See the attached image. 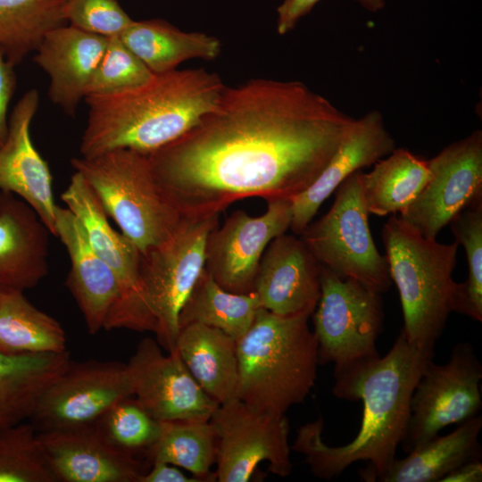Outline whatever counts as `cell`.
Returning a JSON list of instances; mask_svg holds the SVG:
<instances>
[{
    "label": "cell",
    "mask_w": 482,
    "mask_h": 482,
    "mask_svg": "<svg viewBox=\"0 0 482 482\" xmlns=\"http://www.w3.org/2000/svg\"><path fill=\"white\" fill-rule=\"evenodd\" d=\"M390 278L397 287L407 340L433 348L454 312L458 283L453 279L459 244L422 237L396 213L382 230Z\"/></svg>",
    "instance_id": "5"
},
{
    "label": "cell",
    "mask_w": 482,
    "mask_h": 482,
    "mask_svg": "<svg viewBox=\"0 0 482 482\" xmlns=\"http://www.w3.org/2000/svg\"><path fill=\"white\" fill-rule=\"evenodd\" d=\"M129 396L133 393L126 364L71 361L41 395L28 421L37 432L86 427Z\"/></svg>",
    "instance_id": "13"
},
{
    "label": "cell",
    "mask_w": 482,
    "mask_h": 482,
    "mask_svg": "<svg viewBox=\"0 0 482 482\" xmlns=\"http://www.w3.org/2000/svg\"><path fill=\"white\" fill-rule=\"evenodd\" d=\"M202 389L218 403L237 398V340L201 323L179 328L175 350Z\"/></svg>",
    "instance_id": "24"
},
{
    "label": "cell",
    "mask_w": 482,
    "mask_h": 482,
    "mask_svg": "<svg viewBox=\"0 0 482 482\" xmlns=\"http://www.w3.org/2000/svg\"><path fill=\"white\" fill-rule=\"evenodd\" d=\"M151 462L182 468L200 481H215L217 437L209 420L162 421L155 442L145 452Z\"/></svg>",
    "instance_id": "32"
},
{
    "label": "cell",
    "mask_w": 482,
    "mask_h": 482,
    "mask_svg": "<svg viewBox=\"0 0 482 482\" xmlns=\"http://www.w3.org/2000/svg\"><path fill=\"white\" fill-rule=\"evenodd\" d=\"M71 361L68 350L21 355L0 353V426L28 421L41 395Z\"/></svg>",
    "instance_id": "27"
},
{
    "label": "cell",
    "mask_w": 482,
    "mask_h": 482,
    "mask_svg": "<svg viewBox=\"0 0 482 482\" xmlns=\"http://www.w3.org/2000/svg\"><path fill=\"white\" fill-rule=\"evenodd\" d=\"M320 0H282L277 7V32L283 36L293 30Z\"/></svg>",
    "instance_id": "39"
},
{
    "label": "cell",
    "mask_w": 482,
    "mask_h": 482,
    "mask_svg": "<svg viewBox=\"0 0 482 482\" xmlns=\"http://www.w3.org/2000/svg\"><path fill=\"white\" fill-rule=\"evenodd\" d=\"M0 482H56L29 422L0 426Z\"/></svg>",
    "instance_id": "34"
},
{
    "label": "cell",
    "mask_w": 482,
    "mask_h": 482,
    "mask_svg": "<svg viewBox=\"0 0 482 482\" xmlns=\"http://www.w3.org/2000/svg\"><path fill=\"white\" fill-rule=\"evenodd\" d=\"M50 235L28 204L0 191V287L25 291L47 276Z\"/></svg>",
    "instance_id": "23"
},
{
    "label": "cell",
    "mask_w": 482,
    "mask_h": 482,
    "mask_svg": "<svg viewBox=\"0 0 482 482\" xmlns=\"http://www.w3.org/2000/svg\"><path fill=\"white\" fill-rule=\"evenodd\" d=\"M368 12H377L382 10L385 5V0H353Z\"/></svg>",
    "instance_id": "42"
},
{
    "label": "cell",
    "mask_w": 482,
    "mask_h": 482,
    "mask_svg": "<svg viewBox=\"0 0 482 482\" xmlns=\"http://www.w3.org/2000/svg\"><path fill=\"white\" fill-rule=\"evenodd\" d=\"M132 393L156 420H209L219 403L193 378L176 351L164 354L151 337L142 339L126 364Z\"/></svg>",
    "instance_id": "16"
},
{
    "label": "cell",
    "mask_w": 482,
    "mask_h": 482,
    "mask_svg": "<svg viewBox=\"0 0 482 482\" xmlns=\"http://www.w3.org/2000/svg\"><path fill=\"white\" fill-rule=\"evenodd\" d=\"M38 105V92L31 88L10 114L8 134L0 146V191L12 193L28 204L55 236L58 205L53 194V177L30 137V124Z\"/></svg>",
    "instance_id": "17"
},
{
    "label": "cell",
    "mask_w": 482,
    "mask_h": 482,
    "mask_svg": "<svg viewBox=\"0 0 482 482\" xmlns=\"http://www.w3.org/2000/svg\"><path fill=\"white\" fill-rule=\"evenodd\" d=\"M120 38L154 74L174 71L191 59L212 61L221 53L219 38L183 31L162 19L134 21Z\"/></svg>",
    "instance_id": "25"
},
{
    "label": "cell",
    "mask_w": 482,
    "mask_h": 482,
    "mask_svg": "<svg viewBox=\"0 0 482 482\" xmlns=\"http://www.w3.org/2000/svg\"><path fill=\"white\" fill-rule=\"evenodd\" d=\"M429 179L428 161L405 148H395L362 172V188L369 213L386 216L403 212Z\"/></svg>",
    "instance_id": "29"
},
{
    "label": "cell",
    "mask_w": 482,
    "mask_h": 482,
    "mask_svg": "<svg viewBox=\"0 0 482 482\" xmlns=\"http://www.w3.org/2000/svg\"><path fill=\"white\" fill-rule=\"evenodd\" d=\"M266 212L251 216L243 210L232 212L210 232L205 250V270L227 291L247 294L262 256L270 241L290 229L291 199L268 201Z\"/></svg>",
    "instance_id": "15"
},
{
    "label": "cell",
    "mask_w": 482,
    "mask_h": 482,
    "mask_svg": "<svg viewBox=\"0 0 482 482\" xmlns=\"http://www.w3.org/2000/svg\"><path fill=\"white\" fill-rule=\"evenodd\" d=\"M61 199L82 224L94 252L118 278L120 295L111 310L104 329L126 328L154 333L156 322L150 312L139 282L140 252L108 220L92 187L75 171Z\"/></svg>",
    "instance_id": "12"
},
{
    "label": "cell",
    "mask_w": 482,
    "mask_h": 482,
    "mask_svg": "<svg viewBox=\"0 0 482 482\" xmlns=\"http://www.w3.org/2000/svg\"><path fill=\"white\" fill-rule=\"evenodd\" d=\"M312 316L319 364L330 362L338 370L379 354L376 342L383 327L381 294L322 266L320 295Z\"/></svg>",
    "instance_id": "9"
},
{
    "label": "cell",
    "mask_w": 482,
    "mask_h": 482,
    "mask_svg": "<svg viewBox=\"0 0 482 482\" xmlns=\"http://www.w3.org/2000/svg\"><path fill=\"white\" fill-rule=\"evenodd\" d=\"M66 345L61 323L32 304L24 290L0 287V353H62Z\"/></svg>",
    "instance_id": "28"
},
{
    "label": "cell",
    "mask_w": 482,
    "mask_h": 482,
    "mask_svg": "<svg viewBox=\"0 0 482 482\" xmlns=\"http://www.w3.org/2000/svg\"><path fill=\"white\" fill-rule=\"evenodd\" d=\"M321 268L302 238L284 233L266 247L253 291L262 307L275 314L312 313L320 295Z\"/></svg>",
    "instance_id": "19"
},
{
    "label": "cell",
    "mask_w": 482,
    "mask_h": 482,
    "mask_svg": "<svg viewBox=\"0 0 482 482\" xmlns=\"http://www.w3.org/2000/svg\"><path fill=\"white\" fill-rule=\"evenodd\" d=\"M434 349L410 343L401 330L388 353L334 370L332 394L345 401H361L363 411L359 432L348 444L330 446L322 438L324 420L297 429L291 450L303 454L311 472L331 480L355 461H367L360 472L374 482L390 467L407 428L414 388Z\"/></svg>",
    "instance_id": "2"
},
{
    "label": "cell",
    "mask_w": 482,
    "mask_h": 482,
    "mask_svg": "<svg viewBox=\"0 0 482 482\" xmlns=\"http://www.w3.org/2000/svg\"><path fill=\"white\" fill-rule=\"evenodd\" d=\"M455 241L466 252L469 274L458 283L454 312L482 321V200L457 213L450 221Z\"/></svg>",
    "instance_id": "33"
},
{
    "label": "cell",
    "mask_w": 482,
    "mask_h": 482,
    "mask_svg": "<svg viewBox=\"0 0 482 482\" xmlns=\"http://www.w3.org/2000/svg\"><path fill=\"white\" fill-rule=\"evenodd\" d=\"M209 422L217 437V481H250L262 461L274 475L284 478L291 473L286 415L269 414L234 398L219 403Z\"/></svg>",
    "instance_id": "11"
},
{
    "label": "cell",
    "mask_w": 482,
    "mask_h": 482,
    "mask_svg": "<svg viewBox=\"0 0 482 482\" xmlns=\"http://www.w3.org/2000/svg\"><path fill=\"white\" fill-rule=\"evenodd\" d=\"M362 172H353L340 184L330 209L311 221L301 236L323 267L382 295L392 280L386 257L377 249L370 230Z\"/></svg>",
    "instance_id": "7"
},
{
    "label": "cell",
    "mask_w": 482,
    "mask_h": 482,
    "mask_svg": "<svg viewBox=\"0 0 482 482\" xmlns=\"http://www.w3.org/2000/svg\"><path fill=\"white\" fill-rule=\"evenodd\" d=\"M71 164L140 253L170 238L185 219L162 192L147 154L120 148Z\"/></svg>",
    "instance_id": "6"
},
{
    "label": "cell",
    "mask_w": 482,
    "mask_h": 482,
    "mask_svg": "<svg viewBox=\"0 0 482 482\" xmlns=\"http://www.w3.org/2000/svg\"><path fill=\"white\" fill-rule=\"evenodd\" d=\"M55 237L64 245L71 262L66 286L78 304L87 331L95 335L104 329L111 310L120 298V283L110 267L92 249L82 224L66 207H57Z\"/></svg>",
    "instance_id": "22"
},
{
    "label": "cell",
    "mask_w": 482,
    "mask_h": 482,
    "mask_svg": "<svg viewBox=\"0 0 482 482\" xmlns=\"http://www.w3.org/2000/svg\"><path fill=\"white\" fill-rule=\"evenodd\" d=\"M225 87L215 72L176 69L154 74L131 89L87 96L80 156L120 148L148 154L195 126L216 105Z\"/></svg>",
    "instance_id": "3"
},
{
    "label": "cell",
    "mask_w": 482,
    "mask_h": 482,
    "mask_svg": "<svg viewBox=\"0 0 482 482\" xmlns=\"http://www.w3.org/2000/svg\"><path fill=\"white\" fill-rule=\"evenodd\" d=\"M353 120L302 81L252 79L226 87L195 126L147 157L179 213L203 219L245 198L303 192Z\"/></svg>",
    "instance_id": "1"
},
{
    "label": "cell",
    "mask_w": 482,
    "mask_h": 482,
    "mask_svg": "<svg viewBox=\"0 0 482 482\" xmlns=\"http://www.w3.org/2000/svg\"><path fill=\"white\" fill-rule=\"evenodd\" d=\"M262 304L254 291H227L204 269L180 311L179 328L201 323L238 340L250 328Z\"/></svg>",
    "instance_id": "30"
},
{
    "label": "cell",
    "mask_w": 482,
    "mask_h": 482,
    "mask_svg": "<svg viewBox=\"0 0 482 482\" xmlns=\"http://www.w3.org/2000/svg\"><path fill=\"white\" fill-rule=\"evenodd\" d=\"M481 379L482 365L470 343L456 344L445 364L429 361L411 396L401 443L403 451L409 453L445 427L478 415L482 407Z\"/></svg>",
    "instance_id": "10"
},
{
    "label": "cell",
    "mask_w": 482,
    "mask_h": 482,
    "mask_svg": "<svg viewBox=\"0 0 482 482\" xmlns=\"http://www.w3.org/2000/svg\"><path fill=\"white\" fill-rule=\"evenodd\" d=\"M312 313L282 316L260 308L237 340V398L261 411L282 416L303 403L317 379L318 343Z\"/></svg>",
    "instance_id": "4"
},
{
    "label": "cell",
    "mask_w": 482,
    "mask_h": 482,
    "mask_svg": "<svg viewBox=\"0 0 482 482\" xmlns=\"http://www.w3.org/2000/svg\"><path fill=\"white\" fill-rule=\"evenodd\" d=\"M379 111L372 110L353 123L335 154L315 181L291 199L290 229L301 235L324 201L351 174L374 164L395 149Z\"/></svg>",
    "instance_id": "20"
},
{
    "label": "cell",
    "mask_w": 482,
    "mask_h": 482,
    "mask_svg": "<svg viewBox=\"0 0 482 482\" xmlns=\"http://www.w3.org/2000/svg\"><path fill=\"white\" fill-rule=\"evenodd\" d=\"M482 462L481 460H473L459 466L440 482H481Z\"/></svg>",
    "instance_id": "41"
},
{
    "label": "cell",
    "mask_w": 482,
    "mask_h": 482,
    "mask_svg": "<svg viewBox=\"0 0 482 482\" xmlns=\"http://www.w3.org/2000/svg\"><path fill=\"white\" fill-rule=\"evenodd\" d=\"M482 417L476 415L446 436L438 435L414 448L403 459L395 458L379 482H440L448 473L473 460H481L478 436Z\"/></svg>",
    "instance_id": "26"
},
{
    "label": "cell",
    "mask_w": 482,
    "mask_h": 482,
    "mask_svg": "<svg viewBox=\"0 0 482 482\" xmlns=\"http://www.w3.org/2000/svg\"><path fill=\"white\" fill-rule=\"evenodd\" d=\"M108 40L64 24L47 32L34 52V62L50 79L49 99L67 115L74 116L85 98Z\"/></svg>",
    "instance_id": "21"
},
{
    "label": "cell",
    "mask_w": 482,
    "mask_h": 482,
    "mask_svg": "<svg viewBox=\"0 0 482 482\" xmlns=\"http://www.w3.org/2000/svg\"><path fill=\"white\" fill-rule=\"evenodd\" d=\"M56 482H139L144 470L136 454L112 445L96 428L37 432Z\"/></svg>",
    "instance_id": "18"
},
{
    "label": "cell",
    "mask_w": 482,
    "mask_h": 482,
    "mask_svg": "<svg viewBox=\"0 0 482 482\" xmlns=\"http://www.w3.org/2000/svg\"><path fill=\"white\" fill-rule=\"evenodd\" d=\"M66 0H0V50L16 66L50 30L67 24Z\"/></svg>",
    "instance_id": "31"
},
{
    "label": "cell",
    "mask_w": 482,
    "mask_h": 482,
    "mask_svg": "<svg viewBox=\"0 0 482 482\" xmlns=\"http://www.w3.org/2000/svg\"><path fill=\"white\" fill-rule=\"evenodd\" d=\"M14 67L0 50V146L8 134V108L17 86Z\"/></svg>",
    "instance_id": "38"
},
{
    "label": "cell",
    "mask_w": 482,
    "mask_h": 482,
    "mask_svg": "<svg viewBox=\"0 0 482 482\" xmlns=\"http://www.w3.org/2000/svg\"><path fill=\"white\" fill-rule=\"evenodd\" d=\"M428 163L427 184L399 217L436 239L457 213L482 200V131L450 144Z\"/></svg>",
    "instance_id": "14"
},
{
    "label": "cell",
    "mask_w": 482,
    "mask_h": 482,
    "mask_svg": "<svg viewBox=\"0 0 482 482\" xmlns=\"http://www.w3.org/2000/svg\"><path fill=\"white\" fill-rule=\"evenodd\" d=\"M94 425L112 445L136 454L145 453L155 442L161 422L129 396L111 406Z\"/></svg>",
    "instance_id": "35"
},
{
    "label": "cell",
    "mask_w": 482,
    "mask_h": 482,
    "mask_svg": "<svg viewBox=\"0 0 482 482\" xmlns=\"http://www.w3.org/2000/svg\"><path fill=\"white\" fill-rule=\"evenodd\" d=\"M154 75L120 37H109L104 54L87 86L86 96L131 89L146 83Z\"/></svg>",
    "instance_id": "36"
},
{
    "label": "cell",
    "mask_w": 482,
    "mask_h": 482,
    "mask_svg": "<svg viewBox=\"0 0 482 482\" xmlns=\"http://www.w3.org/2000/svg\"><path fill=\"white\" fill-rule=\"evenodd\" d=\"M219 214L184 219L163 243L140 253L139 282L156 322V340L168 353L175 350L179 313L205 269V250Z\"/></svg>",
    "instance_id": "8"
},
{
    "label": "cell",
    "mask_w": 482,
    "mask_h": 482,
    "mask_svg": "<svg viewBox=\"0 0 482 482\" xmlns=\"http://www.w3.org/2000/svg\"><path fill=\"white\" fill-rule=\"evenodd\" d=\"M139 482H201L188 477L176 466L161 461L152 462V468L142 474Z\"/></svg>",
    "instance_id": "40"
},
{
    "label": "cell",
    "mask_w": 482,
    "mask_h": 482,
    "mask_svg": "<svg viewBox=\"0 0 482 482\" xmlns=\"http://www.w3.org/2000/svg\"><path fill=\"white\" fill-rule=\"evenodd\" d=\"M67 24L105 37H120L134 20L119 0H66Z\"/></svg>",
    "instance_id": "37"
}]
</instances>
